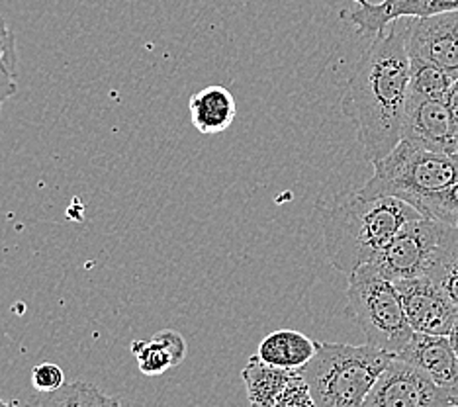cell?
Instances as JSON below:
<instances>
[{
    "mask_svg": "<svg viewBox=\"0 0 458 407\" xmlns=\"http://www.w3.org/2000/svg\"><path fill=\"white\" fill-rule=\"evenodd\" d=\"M410 75L405 22L398 20L372 39L341 98L343 114L357 128L364 159L370 165L402 141Z\"/></svg>",
    "mask_w": 458,
    "mask_h": 407,
    "instance_id": "1",
    "label": "cell"
},
{
    "mask_svg": "<svg viewBox=\"0 0 458 407\" xmlns=\"http://www.w3.org/2000/svg\"><path fill=\"white\" fill-rule=\"evenodd\" d=\"M421 214L400 198H341L321 214L324 245L329 263L351 276L377 260L395 235Z\"/></svg>",
    "mask_w": 458,
    "mask_h": 407,
    "instance_id": "2",
    "label": "cell"
},
{
    "mask_svg": "<svg viewBox=\"0 0 458 407\" xmlns=\"http://www.w3.org/2000/svg\"><path fill=\"white\" fill-rule=\"evenodd\" d=\"M394 357L372 344L318 341L314 359L300 372L318 407H362Z\"/></svg>",
    "mask_w": 458,
    "mask_h": 407,
    "instance_id": "3",
    "label": "cell"
},
{
    "mask_svg": "<svg viewBox=\"0 0 458 407\" xmlns=\"http://www.w3.org/2000/svg\"><path fill=\"white\" fill-rule=\"evenodd\" d=\"M374 174L359 188L362 198H400L418 210L423 198L458 181V159L402 140L384 159L372 163Z\"/></svg>",
    "mask_w": 458,
    "mask_h": 407,
    "instance_id": "4",
    "label": "cell"
},
{
    "mask_svg": "<svg viewBox=\"0 0 458 407\" xmlns=\"http://www.w3.org/2000/svg\"><path fill=\"white\" fill-rule=\"evenodd\" d=\"M347 301L349 316L357 321L367 344L400 354L413 337L398 286L372 265H364L349 276Z\"/></svg>",
    "mask_w": 458,
    "mask_h": 407,
    "instance_id": "5",
    "label": "cell"
},
{
    "mask_svg": "<svg viewBox=\"0 0 458 407\" xmlns=\"http://www.w3.org/2000/svg\"><path fill=\"white\" fill-rule=\"evenodd\" d=\"M454 229V225L429 217H415L370 265L392 282L429 278Z\"/></svg>",
    "mask_w": 458,
    "mask_h": 407,
    "instance_id": "6",
    "label": "cell"
},
{
    "mask_svg": "<svg viewBox=\"0 0 458 407\" xmlns=\"http://www.w3.org/2000/svg\"><path fill=\"white\" fill-rule=\"evenodd\" d=\"M362 407H453L451 394L411 367L394 357L372 386Z\"/></svg>",
    "mask_w": 458,
    "mask_h": 407,
    "instance_id": "7",
    "label": "cell"
},
{
    "mask_svg": "<svg viewBox=\"0 0 458 407\" xmlns=\"http://www.w3.org/2000/svg\"><path fill=\"white\" fill-rule=\"evenodd\" d=\"M405 20L408 55L439 67L458 79V10Z\"/></svg>",
    "mask_w": 458,
    "mask_h": 407,
    "instance_id": "8",
    "label": "cell"
},
{
    "mask_svg": "<svg viewBox=\"0 0 458 407\" xmlns=\"http://www.w3.org/2000/svg\"><path fill=\"white\" fill-rule=\"evenodd\" d=\"M400 290L405 318L413 333L449 337L458 319V309L431 278H410L395 282Z\"/></svg>",
    "mask_w": 458,
    "mask_h": 407,
    "instance_id": "9",
    "label": "cell"
},
{
    "mask_svg": "<svg viewBox=\"0 0 458 407\" xmlns=\"http://www.w3.org/2000/svg\"><path fill=\"white\" fill-rule=\"evenodd\" d=\"M402 140L413 141L425 149L451 155L458 159L451 114L445 100L423 98L410 92L403 116Z\"/></svg>",
    "mask_w": 458,
    "mask_h": 407,
    "instance_id": "10",
    "label": "cell"
},
{
    "mask_svg": "<svg viewBox=\"0 0 458 407\" xmlns=\"http://www.w3.org/2000/svg\"><path fill=\"white\" fill-rule=\"evenodd\" d=\"M357 8L347 13L349 24L360 36H380L390 24L403 18H425L458 10V0H355Z\"/></svg>",
    "mask_w": 458,
    "mask_h": 407,
    "instance_id": "11",
    "label": "cell"
},
{
    "mask_svg": "<svg viewBox=\"0 0 458 407\" xmlns=\"http://www.w3.org/2000/svg\"><path fill=\"white\" fill-rule=\"evenodd\" d=\"M395 357L421 370L439 388L449 392L451 400L458 395V359L449 337L413 333L405 349Z\"/></svg>",
    "mask_w": 458,
    "mask_h": 407,
    "instance_id": "12",
    "label": "cell"
},
{
    "mask_svg": "<svg viewBox=\"0 0 458 407\" xmlns=\"http://www.w3.org/2000/svg\"><path fill=\"white\" fill-rule=\"evenodd\" d=\"M189 114L194 130L202 135L225 131L237 116L233 94L225 87L212 85L194 92L189 100Z\"/></svg>",
    "mask_w": 458,
    "mask_h": 407,
    "instance_id": "13",
    "label": "cell"
},
{
    "mask_svg": "<svg viewBox=\"0 0 458 407\" xmlns=\"http://www.w3.org/2000/svg\"><path fill=\"white\" fill-rule=\"evenodd\" d=\"M318 341H311L296 329H276L259 343L257 357L268 367L283 370H301L314 359Z\"/></svg>",
    "mask_w": 458,
    "mask_h": 407,
    "instance_id": "14",
    "label": "cell"
},
{
    "mask_svg": "<svg viewBox=\"0 0 458 407\" xmlns=\"http://www.w3.org/2000/svg\"><path fill=\"white\" fill-rule=\"evenodd\" d=\"M131 352L138 360V369L145 376H161L186 359V341L179 331L163 329L148 341H133Z\"/></svg>",
    "mask_w": 458,
    "mask_h": 407,
    "instance_id": "15",
    "label": "cell"
},
{
    "mask_svg": "<svg viewBox=\"0 0 458 407\" xmlns=\"http://www.w3.org/2000/svg\"><path fill=\"white\" fill-rule=\"evenodd\" d=\"M293 372L294 370L268 367L263 360H259L257 354L253 359H249L247 367L242 372V378L251 407H273Z\"/></svg>",
    "mask_w": 458,
    "mask_h": 407,
    "instance_id": "16",
    "label": "cell"
},
{
    "mask_svg": "<svg viewBox=\"0 0 458 407\" xmlns=\"http://www.w3.org/2000/svg\"><path fill=\"white\" fill-rule=\"evenodd\" d=\"M20 407H122V403L89 382H71L55 392H36Z\"/></svg>",
    "mask_w": 458,
    "mask_h": 407,
    "instance_id": "17",
    "label": "cell"
},
{
    "mask_svg": "<svg viewBox=\"0 0 458 407\" xmlns=\"http://www.w3.org/2000/svg\"><path fill=\"white\" fill-rule=\"evenodd\" d=\"M411 61V75H410V92L418 94L423 98H435V100H446L449 92L454 85V79L449 72L441 71L439 67L425 63L421 59Z\"/></svg>",
    "mask_w": 458,
    "mask_h": 407,
    "instance_id": "18",
    "label": "cell"
},
{
    "mask_svg": "<svg viewBox=\"0 0 458 407\" xmlns=\"http://www.w3.org/2000/svg\"><path fill=\"white\" fill-rule=\"evenodd\" d=\"M429 278L441 286L446 298L458 309V227L454 229L449 245L443 250L439 263H437Z\"/></svg>",
    "mask_w": 458,
    "mask_h": 407,
    "instance_id": "19",
    "label": "cell"
},
{
    "mask_svg": "<svg viewBox=\"0 0 458 407\" xmlns=\"http://www.w3.org/2000/svg\"><path fill=\"white\" fill-rule=\"evenodd\" d=\"M423 217L458 227V181L441 192L423 198L418 206Z\"/></svg>",
    "mask_w": 458,
    "mask_h": 407,
    "instance_id": "20",
    "label": "cell"
},
{
    "mask_svg": "<svg viewBox=\"0 0 458 407\" xmlns=\"http://www.w3.org/2000/svg\"><path fill=\"white\" fill-rule=\"evenodd\" d=\"M273 407H318L314 398H311L310 386L300 370L290 374L288 384L284 386L283 394L278 395Z\"/></svg>",
    "mask_w": 458,
    "mask_h": 407,
    "instance_id": "21",
    "label": "cell"
},
{
    "mask_svg": "<svg viewBox=\"0 0 458 407\" xmlns=\"http://www.w3.org/2000/svg\"><path fill=\"white\" fill-rule=\"evenodd\" d=\"M30 380L36 392H55L65 386V372L54 362H44L32 370Z\"/></svg>",
    "mask_w": 458,
    "mask_h": 407,
    "instance_id": "22",
    "label": "cell"
},
{
    "mask_svg": "<svg viewBox=\"0 0 458 407\" xmlns=\"http://www.w3.org/2000/svg\"><path fill=\"white\" fill-rule=\"evenodd\" d=\"M0 67L8 71L13 77H18L16 38H14V31L6 24L3 14H0Z\"/></svg>",
    "mask_w": 458,
    "mask_h": 407,
    "instance_id": "23",
    "label": "cell"
},
{
    "mask_svg": "<svg viewBox=\"0 0 458 407\" xmlns=\"http://www.w3.org/2000/svg\"><path fill=\"white\" fill-rule=\"evenodd\" d=\"M445 102H446V108H449V114H451L453 131H454V140H456V148H458V79L454 81V85Z\"/></svg>",
    "mask_w": 458,
    "mask_h": 407,
    "instance_id": "24",
    "label": "cell"
},
{
    "mask_svg": "<svg viewBox=\"0 0 458 407\" xmlns=\"http://www.w3.org/2000/svg\"><path fill=\"white\" fill-rule=\"evenodd\" d=\"M16 90H18L16 77H13L8 71L0 67V100L6 102L8 98H13Z\"/></svg>",
    "mask_w": 458,
    "mask_h": 407,
    "instance_id": "25",
    "label": "cell"
},
{
    "mask_svg": "<svg viewBox=\"0 0 458 407\" xmlns=\"http://www.w3.org/2000/svg\"><path fill=\"white\" fill-rule=\"evenodd\" d=\"M449 341H451L453 349H454V352H456V359H458V319H456V323H454L453 331L449 333Z\"/></svg>",
    "mask_w": 458,
    "mask_h": 407,
    "instance_id": "26",
    "label": "cell"
},
{
    "mask_svg": "<svg viewBox=\"0 0 458 407\" xmlns=\"http://www.w3.org/2000/svg\"><path fill=\"white\" fill-rule=\"evenodd\" d=\"M0 407H20V403H16V402H10V403L0 402Z\"/></svg>",
    "mask_w": 458,
    "mask_h": 407,
    "instance_id": "27",
    "label": "cell"
},
{
    "mask_svg": "<svg viewBox=\"0 0 458 407\" xmlns=\"http://www.w3.org/2000/svg\"><path fill=\"white\" fill-rule=\"evenodd\" d=\"M451 403H453V407H458V395H456V398L451 400Z\"/></svg>",
    "mask_w": 458,
    "mask_h": 407,
    "instance_id": "28",
    "label": "cell"
},
{
    "mask_svg": "<svg viewBox=\"0 0 458 407\" xmlns=\"http://www.w3.org/2000/svg\"><path fill=\"white\" fill-rule=\"evenodd\" d=\"M3 106H4V100H0V110H3Z\"/></svg>",
    "mask_w": 458,
    "mask_h": 407,
    "instance_id": "29",
    "label": "cell"
}]
</instances>
